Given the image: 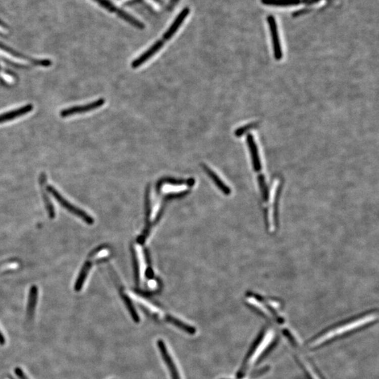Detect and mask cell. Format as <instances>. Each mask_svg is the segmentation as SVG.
<instances>
[{
    "mask_svg": "<svg viewBox=\"0 0 379 379\" xmlns=\"http://www.w3.org/2000/svg\"><path fill=\"white\" fill-rule=\"evenodd\" d=\"M165 320L167 322L170 323V324H173L174 326L177 327L179 330H182V331L186 332V333L190 334V335H195L196 334V329L191 325L186 324L184 321L180 320V319L176 318L174 316L170 315H167L165 316Z\"/></svg>",
    "mask_w": 379,
    "mask_h": 379,
    "instance_id": "16",
    "label": "cell"
},
{
    "mask_svg": "<svg viewBox=\"0 0 379 379\" xmlns=\"http://www.w3.org/2000/svg\"><path fill=\"white\" fill-rule=\"evenodd\" d=\"M117 12H118V16L120 18L130 23L132 26H135L136 28H139V29H143L145 28L144 25L143 23L138 21L134 16H131L130 14L125 12V11L118 10Z\"/></svg>",
    "mask_w": 379,
    "mask_h": 379,
    "instance_id": "20",
    "label": "cell"
},
{
    "mask_svg": "<svg viewBox=\"0 0 379 379\" xmlns=\"http://www.w3.org/2000/svg\"><path fill=\"white\" fill-rule=\"evenodd\" d=\"M122 299L124 300V302L125 303L126 306H127V309H128L129 313H130L131 316H132L133 320L135 321L136 323L139 322V315H138L137 312H136V309L134 308V305H133L131 299H129L128 296L125 295V294H122Z\"/></svg>",
    "mask_w": 379,
    "mask_h": 379,
    "instance_id": "21",
    "label": "cell"
},
{
    "mask_svg": "<svg viewBox=\"0 0 379 379\" xmlns=\"http://www.w3.org/2000/svg\"><path fill=\"white\" fill-rule=\"evenodd\" d=\"M157 348L159 350L161 357H163V360H164L165 364L168 367L169 371H170L171 377L172 379H181L180 375H179V371H178L177 366L174 363V361L172 357H171L170 353H169L168 349H167V346H165L164 341L161 339H159L157 342Z\"/></svg>",
    "mask_w": 379,
    "mask_h": 379,
    "instance_id": "7",
    "label": "cell"
},
{
    "mask_svg": "<svg viewBox=\"0 0 379 379\" xmlns=\"http://www.w3.org/2000/svg\"><path fill=\"white\" fill-rule=\"evenodd\" d=\"M134 270H135V276L136 282L138 283L139 281V265H138V261L137 258H136V254L134 253Z\"/></svg>",
    "mask_w": 379,
    "mask_h": 379,
    "instance_id": "24",
    "label": "cell"
},
{
    "mask_svg": "<svg viewBox=\"0 0 379 379\" xmlns=\"http://www.w3.org/2000/svg\"><path fill=\"white\" fill-rule=\"evenodd\" d=\"M96 3L100 5L104 9L109 11L111 12H116L118 11V8L113 5V4L111 3L109 0H94Z\"/></svg>",
    "mask_w": 379,
    "mask_h": 379,
    "instance_id": "22",
    "label": "cell"
},
{
    "mask_svg": "<svg viewBox=\"0 0 379 379\" xmlns=\"http://www.w3.org/2000/svg\"><path fill=\"white\" fill-rule=\"evenodd\" d=\"M321 0H261L264 5L270 7H287L300 5H312Z\"/></svg>",
    "mask_w": 379,
    "mask_h": 379,
    "instance_id": "9",
    "label": "cell"
},
{
    "mask_svg": "<svg viewBox=\"0 0 379 379\" xmlns=\"http://www.w3.org/2000/svg\"><path fill=\"white\" fill-rule=\"evenodd\" d=\"M5 342H6V341H5V338L4 337L3 334H2V332H0V344L4 345L5 344Z\"/></svg>",
    "mask_w": 379,
    "mask_h": 379,
    "instance_id": "25",
    "label": "cell"
},
{
    "mask_svg": "<svg viewBox=\"0 0 379 379\" xmlns=\"http://www.w3.org/2000/svg\"><path fill=\"white\" fill-rule=\"evenodd\" d=\"M377 319H378L377 310L376 311L371 310V311L365 312L357 317L348 319L344 322L334 325L332 328L324 330V332L309 340L305 344V346L309 350L319 349L339 338L346 337L348 334L372 324L373 322L377 321Z\"/></svg>",
    "mask_w": 379,
    "mask_h": 379,
    "instance_id": "1",
    "label": "cell"
},
{
    "mask_svg": "<svg viewBox=\"0 0 379 379\" xmlns=\"http://www.w3.org/2000/svg\"><path fill=\"white\" fill-rule=\"evenodd\" d=\"M269 27H270V35L272 37L273 50L274 56L277 61L281 60L283 58V51H282L281 44H280L279 33H278V26L276 19L273 16H269L267 18Z\"/></svg>",
    "mask_w": 379,
    "mask_h": 379,
    "instance_id": "8",
    "label": "cell"
},
{
    "mask_svg": "<svg viewBox=\"0 0 379 379\" xmlns=\"http://www.w3.org/2000/svg\"><path fill=\"white\" fill-rule=\"evenodd\" d=\"M247 145L249 151L251 152V159H252L253 167L255 172L258 174H261L262 165L260 163L259 154H258L257 146L255 143L254 137L251 134H248L247 138Z\"/></svg>",
    "mask_w": 379,
    "mask_h": 379,
    "instance_id": "11",
    "label": "cell"
},
{
    "mask_svg": "<svg viewBox=\"0 0 379 379\" xmlns=\"http://www.w3.org/2000/svg\"><path fill=\"white\" fill-rule=\"evenodd\" d=\"M178 0H172V3H175L176 2H177Z\"/></svg>",
    "mask_w": 379,
    "mask_h": 379,
    "instance_id": "26",
    "label": "cell"
},
{
    "mask_svg": "<svg viewBox=\"0 0 379 379\" xmlns=\"http://www.w3.org/2000/svg\"><path fill=\"white\" fill-rule=\"evenodd\" d=\"M38 299V288L37 287H30L29 296H28V308H27V315L28 318L31 319L35 314L36 305Z\"/></svg>",
    "mask_w": 379,
    "mask_h": 379,
    "instance_id": "17",
    "label": "cell"
},
{
    "mask_svg": "<svg viewBox=\"0 0 379 379\" xmlns=\"http://www.w3.org/2000/svg\"><path fill=\"white\" fill-rule=\"evenodd\" d=\"M46 190H47L48 192H49L50 194H51V195L55 197L57 202H58L59 204L64 208V209L67 210L70 213H73V215H76L78 218L83 220L86 224H88V225H93V223H94V219H93L90 215L88 214L87 213H86L85 211H83V210L73 205V204L70 202L69 201H68L67 199L64 198V197L62 196V195L59 193L58 190L56 189L55 187L47 186H46Z\"/></svg>",
    "mask_w": 379,
    "mask_h": 379,
    "instance_id": "5",
    "label": "cell"
},
{
    "mask_svg": "<svg viewBox=\"0 0 379 379\" xmlns=\"http://www.w3.org/2000/svg\"><path fill=\"white\" fill-rule=\"evenodd\" d=\"M165 183H168L171 185H183L186 184L187 186H193L195 184V179H190L188 180H181V179H172V178H163L158 181L157 183V190L160 189L161 186Z\"/></svg>",
    "mask_w": 379,
    "mask_h": 379,
    "instance_id": "19",
    "label": "cell"
},
{
    "mask_svg": "<svg viewBox=\"0 0 379 379\" xmlns=\"http://www.w3.org/2000/svg\"><path fill=\"white\" fill-rule=\"evenodd\" d=\"M283 332L290 343L298 363L301 366L308 379H324L315 364L312 363L303 353L302 348L300 346L299 339L295 334L288 329H285Z\"/></svg>",
    "mask_w": 379,
    "mask_h": 379,
    "instance_id": "4",
    "label": "cell"
},
{
    "mask_svg": "<svg viewBox=\"0 0 379 379\" xmlns=\"http://www.w3.org/2000/svg\"><path fill=\"white\" fill-rule=\"evenodd\" d=\"M46 175L44 173L41 174L39 177V184H40L41 189H42L43 200H44L45 207L47 210V213L49 215V218L53 219L55 218L56 212L55 206L52 204L51 201L50 200L48 194H46L45 190Z\"/></svg>",
    "mask_w": 379,
    "mask_h": 379,
    "instance_id": "14",
    "label": "cell"
},
{
    "mask_svg": "<svg viewBox=\"0 0 379 379\" xmlns=\"http://www.w3.org/2000/svg\"><path fill=\"white\" fill-rule=\"evenodd\" d=\"M32 110H33V105L32 104H28V105H25V106L15 110V111L3 113V114L0 115V124L10 122L11 120L16 119V118H19V117L28 114V113L31 112Z\"/></svg>",
    "mask_w": 379,
    "mask_h": 379,
    "instance_id": "12",
    "label": "cell"
},
{
    "mask_svg": "<svg viewBox=\"0 0 379 379\" xmlns=\"http://www.w3.org/2000/svg\"><path fill=\"white\" fill-rule=\"evenodd\" d=\"M105 103V99L100 98V99L95 100V101L91 102V103L87 104V105H77V106L68 107V109L63 110L61 111V116L63 118H65L74 116V115L76 114L90 112V111H94V110L98 109V107L103 106Z\"/></svg>",
    "mask_w": 379,
    "mask_h": 379,
    "instance_id": "6",
    "label": "cell"
},
{
    "mask_svg": "<svg viewBox=\"0 0 379 379\" xmlns=\"http://www.w3.org/2000/svg\"><path fill=\"white\" fill-rule=\"evenodd\" d=\"M277 339L278 334L273 327L267 326L262 330L238 370L237 379L244 378L251 370L254 369V366L275 346Z\"/></svg>",
    "mask_w": 379,
    "mask_h": 379,
    "instance_id": "2",
    "label": "cell"
},
{
    "mask_svg": "<svg viewBox=\"0 0 379 379\" xmlns=\"http://www.w3.org/2000/svg\"><path fill=\"white\" fill-rule=\"evenodd\" d=\"M91 267V262L86 261V263L84 264L83 267L81 269L80 274L77 277V281L75 284V292H80L83 287L84 283H85L86 279H87L88 274H89V270H90Z\"/></svg>",
    "mask_w": 379,
    "mask_h": 379,
    "instance_id": "18",
    "label": "cell"
},
{
    "mask_svg": "<svg viewBox=\"0 0 379 379\" xmlns=\"http://www.w3.org/2000/svg\"><path fill=\"white\" fill-rule=\"evenodd\" d=\"M202 167L204 172H206V174H207V175L209 176V177L211 178V179H212V181H213V183H215V186L218 187L219 189L222 190L223 193L225 194V195H231V188H230L228 186H226L224 181H223L222 179H220V177H219V176L217 175V174H215L212 170H211V169H210L209 167L207 166V165L204 164L202 165Z\"/></svg>",
    "mask_w": 379,
    "mask_h": 379,
    "instance_id": "15",
    "label": "cell"
},
{
    "mask_svg": "<svg viewBox=\"0 0 379 379\" xmlns=\"http://www.w3.org/2000/svg\"><path fill=\"white\" fill-rule=\"evenodd\" d=\"M190 13V10L188 8L184 9L177 16V19L172 23V26L169 28L168 30L165 32L164 36L165 40H169V39L172 38L173 37L174 34L177 32L179 28H180L181 24L185 21L187 16Z\"/></svg>",
    "mask_w": 379,
    "mask_h": 379,
    "instance_id": "13",
    "label": "cell"
},
{
    "mask_svg": "<svg viewBox=\"0 0 379 379\" xmlns=\"http://www.w3.org/2000/svg\"><path fill=\"white\" fill-rule=\"evenodd\" d=\"M163 45H164V42L163 41H157L151 47L144 52L143 55L140 56L138 59L133 61L132 63V68H137L140 67L144 63L146 62L147 61L151 58L152 57H153L158 51H159Z\"/></svg>",
    "mask_w": 379,
    "mask_h": 379,
    "instance_id": "10",
    "label": "cell"
},
{
    "mask_svg": "<svg viewBox=\"0 0 379 379\" xmlns=\"http://www.w3.org/2000/svg\"><path fill=\"white\" fill-rule=\"evenodd\" d=\"M256 125V123H251L249 124V125L243 126V127H240V128H238L236 131H235V135L237 137H240V136L243 135L244 134H245V133L247 132V131L250 130V129H251L255 128Z\"/></svg>",
    "mask_w": 379,
    "mask_h": 379,
    "instance_id": "23",
    "label": "cell"
},
{
    "mask_svg": "<svg viewBox=\"0 0 379 379\" xmlns=\"http://www.w3.org/2000/svg\"><path fill=\"white\" fill-rule=\"evenodd\" d=\"M247 303L258 313L273 321L274 324H285V317L282 315V307L279 301L249 293L247 296Z\"/></svg>",
    "mask_w": 379,
    "mask_h": 379,
    "instance_id": "3",
    "label": "cell"
}]
</instances>
